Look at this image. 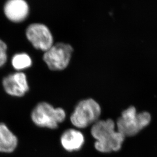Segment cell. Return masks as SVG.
<instances>
[{
	"label": "cell",
	"mask_w": 157,
	"mask_h": 157,
	"mask_svg": "<svg viewBox=\"0 0 157 157\" xmlns=\"http://www.w3.org/2000/svg\"><path fill=\"white\" fill-rule=\"evenodd\" d=\"M112 119L98 120L92 125L91 134L96 140L94 147L101 153H108L121 150L125 136L115 130Z\"/></svg>",
	"instance_id": "1"
},
{
	"label": "cell",
	"mask_w": 157,
	"mask_h": 157,
	"mask_svg": "<svg viewBox=\"0 0 157 157\" xmlns=\"http://www.w3.org/2000/svg\"><path fill=\"white\" fill-rule=\"evenodd\" d=\"M30 117L37 127L55 129L65 120L66 113L61 108H54L49 103L42 101L32 109Z\"/></svg>",
	"instance_id": "2"
},
{
	"label": "cell",
	"mask_w": 157,
	"mask_h": 157,
	"mask_svg": "<svg viewBox=\"0 0 157 157\" xmlns=\"http://www.w3.org/2000/svg\"><path fill=\"white\" fill-rule=\"evenodd\" d=\"M101 112L100 104L92 98H87L76 105L70 120L75 127L84 128L98 121Z\"/></svg>",
	"instance_id": "3"
},
{
	"label": "cell",
	"mask_w": 157,
	"mask_h": 157,
	"mask_svg": "<svg viewBox=\"0 0 157 157\" xmlns=\"http://www.w3.org/2000/svg\"><path fill=\"white\" fill-rule=\"evenodd\" d=\"M151 119L148 113L137 114L135 108L131 106L124 110L118 119L116 124L117 130L125 137L134 136L148 125Z\"/></svg>",
	"instance_id": "4"
},
{
	"label": "cell",
	"mask_w": 157,
	"mask_h": 157,
	"mask_svg": "<svg viewBox=\"0 0 157 157\" xmlns=\"http://www.w3.org/2000/svg\"><path fill=\"white\" fill-rule=\"evenodd\" d=\"M73 51L70 44L57 43L44 53L43 60L50 70L62 71L68 67Z\"/></svg>",
	"instance_id": "5"
},
{
	"label": "cell",
	"mask_w": 157,
	"mask_h": 157,
	"mask_svg": "<svg viewBox=\"0 0 157 157\" xmlns=\"http://www.w3.org/2000/svg\"><path fill=\"white\" fill-rule=\"evenodd\" d=\"M1 87L6 95L12 98H21L30 90L27 76L24 71H12L2 78Z\"/></svg>",
	"instance_id": "6"
},
{
	"label": "cell",
	"mask_w": 157,
	"mask_h": 157,
	"mask_svg": "<svg viewBox=\"0 0 157 157\" xmlns=\"http://www.w3.org/2000/svg\"><path fill=\"white\" fill-rule=\"evenodd\" d=\"M26 35L29 42L36 50L45 52L54 45L51 32L42 24L35 23L29 25L26 30Z\"/></svg>",
	"instance_id": "7"
},
{
	"label": "cell",
	"mask_w": 157,
	"mask_h": 157,
	"mask_svg": "<svg viewBox=\"0 0 157 157\" xmlns=\"http://www.w3.org/2000/svg\"><path fill=\"white\" fill-rule=\"evenodd\" d=\"M4 12L9 21L21 23L29 15V6L25 0H8L4 7Z\"/></svg>",
	"instance_id": "8"
},
{
	"label": "cell",
	"mask_w": 157,
	"mask_h": 157,
	"mask_svg": "<svg viewBox=\"0 0 157 157\" xmlns=\"http://www.w3.org/2000/svg\"><path fill=\"white\" fill-rule=\"evenodd\" d=\"M18 137L6 122L0 121V154H11L18 147Z\"/></svg>",
	"instance_id": "9"
},
{
	"label": "cell",
	"mask_w": 157,
	"mask_h": 157,
	"mask_svg": "<svg viewBox=\"0 0 157 157\" xmlns=\"http://www.w3.org/2000/svg\"><path fill=\"white\" fill-rule=\"evenodd\" d=\"M84 142V135L74 128L66 130L61 136V144L63 148L68 152L78 151L82 147Z\"/></svg>",
	"instance_id": "10"
},
{
	"label": "cell",
	"mask_w": 157,
	"mask_h": 157,
	"mask_svg": "<svg viewBox=\"0 0 157 157\" xmlns=\"http://www.w3.org/2000/svg\"><path fill=\"white\" fill-rule=\"evenodd\" d=\"M33 61L29 54L17 53L10 59L11 68L15 71H24L32 67Z\"/></svg>",
	"instance_id": "11"
},
{
	"label": "cell",
	"mask_w": 157,
	"mask_h": 157,
	"mask_svg": "<svg viewBox=\"0 0 157 157\" xmlns=\"http://www.w3.org/2000/svg\"><path fill=\"white\" fill-rule=\"evenodd\" d=\"M8 60L7 45L4 41L0 39V69L6 66Z\"/></svg>",
	"instance_id": "12"
}]
</instances>
